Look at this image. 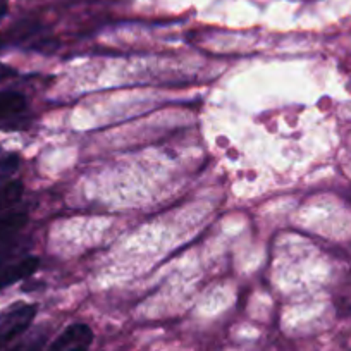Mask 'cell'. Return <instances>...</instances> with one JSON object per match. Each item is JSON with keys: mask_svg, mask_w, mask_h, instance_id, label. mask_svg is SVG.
<instances>
[{"mask_svg": "<svg viewBox=\"0 0 351 351\" xmlns=\"http://www.w3.org/2000/svg\"><path fill=\"white\" fill-rule=\"evenodd\" d=\"M36 315V305L16 303L0 313V351L28 330Z\"/></svg>", "mask_w": 351, "mask_h": 351, "instance_id": "6da1fadb", "label": "cell"}, {"mask_svg": "<svg viewBox=\"0 0 351 351\" xmlns=\"http://www.w3.org/2000/svg\"><path fill=\"white\" fill-rule=\"evenodd\" d=\"M40 258L33 255L0 256V291L29 278L38 269Z\"/></svg>", "mask_w": 351, "mask_h": 351, "instance_id": "7a4b0ae2", "label": "cell"}, {"mask_svg": "<svg viewBox=\"0 0 351 351\" xmlns=\"http://www.w3.org/2000/svg\"><path fill=\"white\" fill-rule=\"evenodd\" d=\"M92 341L93 332L86 324H71L56 337L49 351H88Z\"/></svg>", "mask_w": 351, "mask_h": 351, "instance_id": "3957f363", "label": "cell"}, {"mask_svg": "<svg viewBox=\"0 0 351 351\" xmlns=\"http://www.w3.org/2000/svg\"><path fill=\"white\" fill-rule=\"evenodd\" d=\"M28 222V214L19 208H5L0 210V241H5L19 231Z\"/></svg>", "mask_w": 351, "mask_h": 351, "instance_id": "277c9868", "label": "cell"}, {"mask_svg": "<svg viewBox=\"0 0 351 351\" xmlns=\"http://www.w3.org/2000/svg\"><path fill=\"white\" fill-rule=\"evenodd\" d=\"M26 109V97L19 92H0V121L14 117Z\"/></svg>", "mask_w": 351, "mask_h": 351, "instance_id": "5b68a950", "label": "cell"}, {"mask_svg": "<svg viewBox=\"0 0 351 351\" xmlns=\"http://www.w3.org/2000/svg\"><path fill=\"white\" fill-rule=\"evenodd\" d=\"M19 162L16 155H9L4 160H0V188L9 183V178L16 172Z\"/></svg>", "mask_w": 351, "mask_h": 351, "instance_id": "8992f818", "label": "cell"}, {"mask_svg": "<svg viewBox=\"0 0 351 351\" xmlns=\"http://www.w3.org/2000/svg\"><path fill=\"white\" fill-rule=\"evenodd\" d=\"M8 14V0H0V21Z\"/></svg>", "mask_w": 351, "mask_h": 351, "instance_id": "52a82bcc", "label": "cell"}, {"mask_svg": "<svg viewBox=\"0 0 351 351\" xmlns=\"http://www.w3.org/2000/svg\"><path fill=\"white\" fill-rule=\"evenodd\" d=\"M11 74H12V69H9V67L5 66H0V81H4L5 77L11 76Z\"/></svg>", "mask_w": 351, "mask_h": 351, "instance_id": "ba28073f", "label": "cell"}]
</instances>
